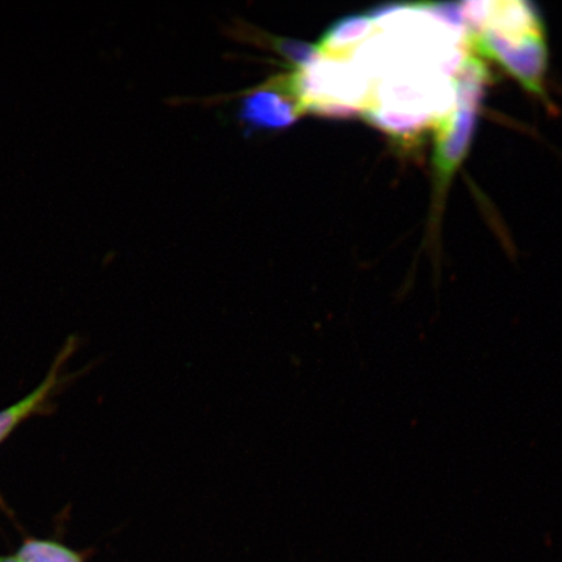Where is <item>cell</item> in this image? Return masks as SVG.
I'll return each mask as SVG.
<instances>
[{
	"label": "cell",
	"mask_w": 562,
	"mask_h": 562,
	"mask_svg": "<svg viewBox=\"0 0 562 562\" xmlns=\"http://www.w3.org/2000/svg\"><path fill=\"white\" fill-rule=\"evenodd\" d=\"M0 562H20L15 557H0Z\"/></svg>",
	"instance_id": "obj_6"
},
{
	"label": "cell",
	"mask_w": 562,
	"mask_h": 562,
	"mask_svg": "<svg viewBox=\"0 0 562 562\" xmlns=\"http://www.w3.org/2000/svg\"><path fill=\"white\" fill-rule=\"evenodd\" d=\"M20 562H83L80 553L54 540L30 539L15 557Z\"/></svg>",
	"instance_id": "obj_5"
},
{
	"label": "cell",
	"mask_w": 562,
	"mask_h": 562,
	"mask_svg": "<svg viewBox=\"0 0 562 562\" xmlns=\"http://www.w3.org/2000/svg\"><path fill=\"white\" fill-rule=\"evenodd\" d=\"M299 115L297 105L283 90L273 88L250 94L243 104L241 116L250 125L259 128H281L291 125Z\"/></svg>",
	"instance_id": "obj_3"
},
{
	"label": "cell",
	"mask_w": 562,
	"mask_h": 562,
	"mask_svg": "<svg viewBox=\"0 0 562 562\" xmlns=\"http://www.w3.org/2000/svg\"><path fill=\"white\" fill-rule=\"evenodd\" d=\"M463 5L470 50L497 61L532 93H542L547 46L538 11L526 2Z\"/></svg>",
	"instance_id": "obj_1"
},
{
	"label": "cell",
	"mask_w": 562,
	"mask_h": 562,
	"mask_svg": "<svg viewBox=\"0 0 562 562\" xmlns=\"http://www.w3.org/2000/svg\"><path fill=\"white\" fill-rule=\"evenodd\" d=\"M68 355V349L60 353L52 371L48 372L44 383H41L38 389H35L23 400H20L19 403L5 407L4 411L0 412V442L9 438L10 435L15 431V428L23 424L26 418H30L44 407L47 400L50 398L54 390L59 384V371L63 363L66 362Z\"/></svg>",
	"instance_id": "obj_4"
},
{
	"label": "cell",
	"mask_w": 562,
	"mask_h": 562,
	"mask_svg": "<svg viewBox=\"0 0 562 562\" xmlns=\"http://www.w3.org/2000/svg\"><path fill=\"white\" fill-rule=\"evenodd\" d=\"M488 70L481 56L469 52L456 70V101L448 114L435 124L434 166L439 189H445L467 156L476 122Z\"/></svg>",
	"instance_id": "obj_2"
}]
</instances>
